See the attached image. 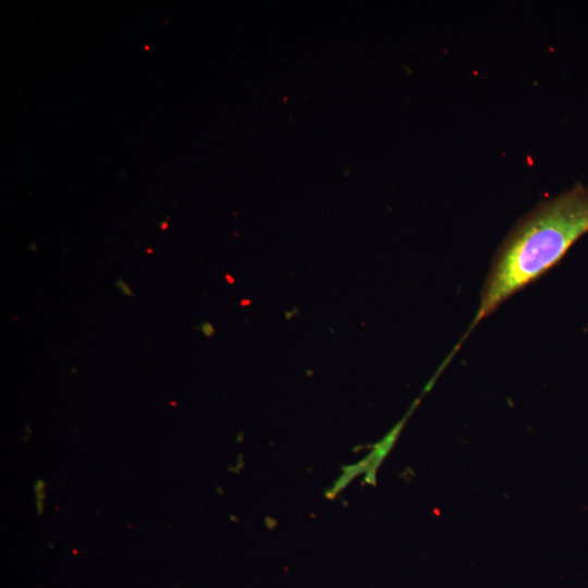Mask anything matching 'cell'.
<instances>
[{"label": "cell", "instance_id": "1", "mask_svg": "<svg viewBox=\"0 0 588 588\" xmlns=\"http://www.w3.org/2000/svg\"><path fill=\"white\" fill-rule=\"evenodd\" d=\"M587 232L588 187L579 183L523 217L494 256L477 313L461 344L503 302L555 267Z\"/></svg>", "mask_w": 588, "mask_h": 588}, {"label": "cell", "instance_id": "2", "mask_svg": "<svg viewBox=\"0 0 588 588\" xmlns=\"http://www.w3.org/2000/svg\"><path fill=\"white\" fill-rule=\"evenodd\" d=\"M413 408L406 414L379 442L372 445V450L359 462L346 466L340 477L327 492L328 498H333L340 493L356 477L364 474L365 483H376V471L382 461L391 451L394 442L401 433L404 424Z\"/></svg>", "mask_w": 588, "mask_h": 588}, {"label": "cell", "instance_id": "3", "mask_svg": "<svg viewBox=\"0 0 588 588\" xmlns=\"http://www.w3.org/2000/svg\"><path fill=\"white\" fill-rule=\"evenodd\" d=\"M115 286L119 287L122 292L123 295L125 296H133V292L131 290V287L128 286V284L123 281L122 279H119L117 282H115Z\"/></svg>", "mask_w": 588, "mask_h": 588}, {"label": "cell", "instance_id": "4", "mask_svg": "<svg viewBox=\"0 0 588 588\" xmlns=\"http://www.w3.org/2000/svg\"><path fill=\"white\" fill-rule=\"evenodd\" d=\"M199 329L206 336H211L215 333L213 326L208 321H203Z\"/></svg>", "mask_w": 588, "mask_h": 588}, {"label": "cell", "instance_id": "5", "mask_svg": "<svg viewBox=\"0 0 588 588\" xmlns=\"http://www.w3.org/2000/svg\"><path fill=\"white\" fill-rule=\"evenodd\" d=\"M160 226H162V229H167L168 224L166 222H162V224H160Z\"/></svg>", "mask_w": 588, "mask_h": 588}, {"label": "cell", "instance_id": "6", "mask_svg": "<svg viewBox=\"0 0 588 588\" xmlns=\"http://www.w3.org/2000/svg\"><path fill=\"white\" fill-rule=\"evenodd\" d=\"M29 247H32V248H33V250H35V248H36V246H35V245H32V246H29Z\"/></svg>", "mask_w": 588, "mask_h": 588}]
</instances>
